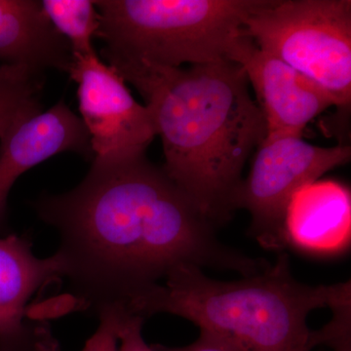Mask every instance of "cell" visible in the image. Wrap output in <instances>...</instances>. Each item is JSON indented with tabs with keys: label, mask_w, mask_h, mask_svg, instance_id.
<instances>
[{
	"label": "cell",
	"mask_w": 351,
	"mask_h": 351,
	"mask_svg": "<svg viewBox=\"0 0 351 351\" xmlns=\"http://www.w3.org/2000/svg\"><path fill=\"white\" fill-rule=\"evenodd\" d=\"M34 207L59 232L64 277L98 313L123 307L181 265L243 277L270 265L221 243L216 226L145 154L93 160L73 191L43 195Z\"/></svg>",
	"instance_id": "6da1fadb"
},
{
	"label": "cell",
	"mask_w": 351,
	"mask_h": 351,
	"mask_svg": "<svg viewBox=\"0 0 351 351\" xmlns=\"http://www.w3.org/2000/svg\"><path fill=\"white\" fill-rule=\"evenodd\" d=\"M108 64L145 99L162 140L164 173L216 228L228 221L245 164L267 134L243 68L228 61Z\"/></svg>",
	"instance_id": "7a4b0ae2"
},
{
	"label": "cell",
	"mask_w": 351,
	"mask_h": 351,
	"mask_svg": "<svg viewBox=\"0 0 351 351\" xmlns=\"http://www.w3.org/2000/svg\"><path fill=\"white\" fill-rule=\"evenodd\" d=\"M348 301L350 280L307 285L295 278L290 258L281 253L260 274L230 282L210 278L195 265H179L123 308L143 319L179 316L239 351H311L309 314Z\"/></svg>",
	"instance_id": "3957f363"
},
{
	"label": "cell",
	"mask_w": 351,
	"mask_h": 351,
	"mask_svg": "<svg viewBox=\"0 0 351 351\" xmlns=\"http://www.w3.org/2000/svg\"><path fill=\"white\" fill-rule=\"evenodd\" d=\"M263 0H101L96 38L108 62H145L167 68L232 62L244 23Z\"/></svg>",
	"instance_id": "277c9868"
},
{
	"label": "cell",
	"mask_w": 351,
	"mask_h": 351,
	"mask_svg": "<svg viewBox=\"0 0 351 351\" xmlns=\"http://www.w3.org/2000/svg\"><path fill=\"white\" fill-rule=\"evenodd\" d=\"M244 32L258 49L322 88L339 110H350V0H263Z\"/></svg>",
	"instance_id": "5b68a950"
},
{
	"label": "cell",
	"mask_w": 351,
	"mask_h": 351,
	"mask_svg": "<svg viewBox=\"0 0 351 351\" xmlns=\"http://www.w3.org/2000/svg\"><path fill=\"white\" fill-rule=\"evenodd\" d=\"M351 147H317L302 136L265 138L257 147L250 172L232 196V210L250 214V234L263 248L283 251V223L289 202L306 184L350 160Z\"/></svg>",
	"instance_id": "8992f818"
},
{
	"label": "cell",
	"mask_w": 351,
	"mask_h": 351,
	"mask_svg": "<svg viewBox=\"0 0 351 351\" xmlns=\"http://www.w3.org/2000/svg\"><path fill=\"white\" fill-rule=\"evenodd\" d=\"M66 73L77 83L78 107L93 160L145 156L157 136L156 125L149 108L134 99L123 78L96 52L71 55Z\"/></svg>",
	"instance_id": "52a82bcc"
},
{
	"label": "cell",
	"mask_w": 351,
	"mask_h": 351,
	"mask_svg": "<svg viewBox=\"0 0 351 351\" xmlns=\"http://www.w3.org/2000/svg\"><path fill=\"white\" fill-rule=\"evenodd\" d=\"M31 237H0V351H58L43 321L32 319L29 302L43 286L64 277L56 254L39 258Z\"/></svg>",
	"instance_id": "ba28073f"
},
{
	"label": "cell",
	"mask_w": 351,
	"mask_h": 351,
	"mask_svg": "<svg viewBox=\"0 0 351 351\" xmlns=\"http://www.w3.org/2000/svg\"><path fill=\"white\" fill-rule=\"evenodd\" d=\"M243 68L255 91L267 134L265 138L302 136L307 124L334 106L329 95L289 64L258 49L250 38L233 57Z\"/></svg>",
	"instance_id": "9c48e42d"
},
{
	"label": "cell",
	"mask_w": 351,
	"mask_h": 351,
	"mask_svg": "<svg viewBox=\"0 0 351 351\" xmlns=\"http://www.w3.org/2000/svg\"><path fill=\"white\" fill-rule=\"evenodd\" d=\"M76 152L93 161L82 119L60 101L46 112L23 115L0 138V230L5 226L7 199L21 175L62 152Z\"/></svg>",
	"instance_id": "30bf717a"
},
{
	"label": "cell",
	"mask_w": 351,
	"mask_h": 351,
	"mask_svg": "<svg viewBox=\"0 0 351 351\" xmlns=\"http://www.w3.org/2000/svg\"><path fill=\"white\" fill-rule=\"evenodd\" d=\"M350 239L351 193L346 184L317 180L291 198L284 217V249L334 257L348 251Z\"/></svg>",
	"instance_id": "8fae6325"
},
{
	"label": "cell",
	"mask_w": 351,
	"mask_h": 351,
	"mask_svg": "<svg viewBox=\"0 0 351 351\" xmlns=\"http://www.w3.org/2000/svg\"><path fill=\"white\" fill-rule=\"evenodd\" d=\"M0 61L40 73L68 71L71 46L46 17L41 1L0 0Z\"/></svg>",
	"instance_id": "7c38bea8"
},
{
	"label": "cell",
	"mask_w": 351,
	"mask_h": 351,
	"mask_svg": "<svg viewBox=\"0 0 351 351\" xmlns=\"http://www.w3.org/2000/svg\"><path fill=\"white\" fill-rule=\"evenodd\" d=\"M46 17L71 46V55L96 52L93 38L98 32L99 16L94 1L89 0H44Z\"/></svg>",
	"instance_id": "4fadbf2b"
},
{
	"label": "cell",
	"mask_w": 351,
	"mask_h": 351,
	"mask_svg": "<svg viewBox=\"0 0 351 351\" xmlns=\"http://www.w3.org/2000/svg\"><path fill=\"white\" fill-rule=\"evenodd\" d=\"M41 75L25 66H0V138L16 119L43 110Z\"/></svg>",
	"instance_id": "5bb4252c"
},
{
	"label": "cell",
	"mask_w": 351,
	"mask_h": 351,
	"mask_svg": "<svg viewBox=\"0 0 351 351\" xmlns=\"http://www.w3.org/2000/svg\"><path fill=\"white\" fill-rule=\"evenodd\" d=\"M332 317L328 324L311 331L309 350L324 345L332 350L351 348V301L331 309Z\"/></svg>",
	"instance_id": "9a60e30c"
},
{
	"label": "cell",
	"mask_w": 351,
	"mask_h": 351,
	"mask_svg": "<svg viewBox=\"0 0 351 351\" xmlns=\"http://www.w3.org/2000/svg\"><path fill=\"white\" fill-rule=\"evenodd\" d=\"M100 325L82 351H119V311L108 307L99 311Z\"/></svg>",
	"instance_id": "2e32d148"
},
{
	"label": "cell",
	"mask_w": 351,
	"mask_h": 351,
	"mask_svg": "<svg viewBox=\"0 0 351 351\" xmlns=\"http://www.w3.org/2000/svg\"><path fill=\"white\" fill-rule=\"evenodd\" d=\"M119 311V351H154L145 343L142 329L145 319L117 307Z\"/></svg>",
	"instance_id": "e0dca14e"
},
{
	"label": "cell",
	"mask_w": 351,
	"mask_h": 351,
	"mask_svg": "<svg viewBox=\"0 0 351 351\" xmlns=\"http://www.w3.org/2000/svg\"><path fill=\"white\" fill-rule=\"evenodd\" d=\"M152 348L154 351H239L223 339L204 331H200L198 338L188 346L170 348V346L152 345Z\"/></svg>",
	"instance_id": "ac0fdd59"
},
{
	"label": "cell",
	"mask_w": 351,
	"mask_h": 351,
	"mask_svg": "<svg viewBox=\"0 0 351 351\" xmlns=\"http://www.w3.org/2000/svg\"><path fill=\"white\" fill-rule=\"evenodd\" d=\"M332 351H351V348H339V350H332Z\"/></svg>",
	"instance_id": "d6986e66"
}]
</instances>
